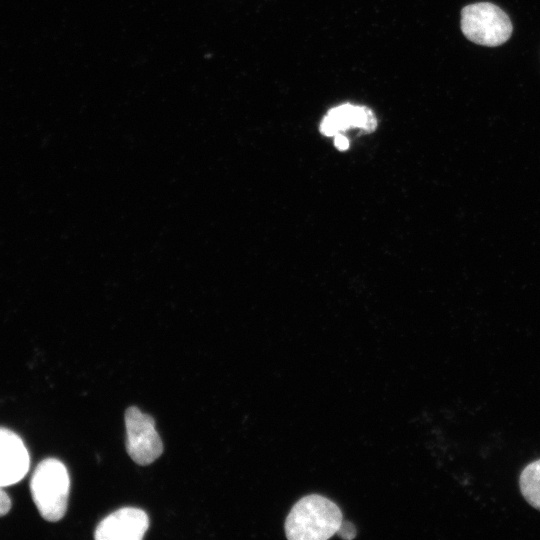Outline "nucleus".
<instances>
[{"label":"nucleus","instance_id":"nucleus-1","mask_svg":"<svg viewBox=\"0 0 540 540\" xmlns=\"http://www.w3.org/2000/svg\"><path fill=\"white\" fill-rule=\"evenodd\" d=\"M342 522L341 510L333 501L310 494L291 508L285 533L290 540H326L338 533Z\"/></svg>","mask_w":540,"mask_h":540},{"label":"nucleus","instance_id":"nucleus-3","mask_svg":"<svg viewBox=\"0 0 540 540\" xmlns=\"http://www.w3.org/2000/svg\"><path fill=\"white\" fill-rule=\"evenodd\" d=\"M461 29L468 40L495 47L510 38L512 23L508 15L495 4L480 2L462 9Z\"/></svg>","mask_w":540,"mask_h":540},{"label":"nucleus","instance_id":"nucleus-6","mask_svg":"<svg viewBox=\"0 0 540 540\" xmlns=\"http://www.w3.org/2000/svg\"><path fill=\"white\" fill-rule=\"evenodd\" d=\"M29 467V452L21 437L0 427V486L7 487L20 482Z\"/></svg>","mask_w":540,"mask_h":540},{"label":"nucleus","instance_id":"nucleus-10","mask_svg":"<svg viewBox=\"0 0 540 540\" xmlns=\"http://www.w3.org/2000/svg\"><path fill=\"white\" fill-rule=\"evenodd\" d=\"M334 144L340 150H346L349 147L348 139L340 133L335 135Z\"/></svg>","mask_w":540,"mask_h":540},{"label":"nucleus","instance_id":"nucleus-9","mask_svg":"<svg viewBox=\"0 0 540 540\" xmlns=\"http://www.w3.org/2000/svg\"><path fill=\"white\" fill-rule=\"evenodd\" d=\"M3 488L0 486V517L6 515L11 508V499Z\"/></svg>","mask_w":540,"mask_h":540},{"label":"nucleus","instance_id":"nucleus-5","mask_svg":"<svg viewBox=\"0 0 540 540\" xmlns=\"http://www.w3.org/2000/svg\"><path fill=\"white\" fill-rule=\"evenodd\" d=\"M148 527L149 518L145 511L124 507L100 521L94 537L97 540H141Z\"/></svg>","mask_w":540,"mask_h":540},{"label":"nucleus","instance_id":"nucleus-2","mask_svg":"<svg viewBox=\"0 0 540 540\" xmlns=\"http://www.w3.org/2000/svg\"><path fill=\"white\" fill-rule=\"evenodd\" d=\"M70 478L66 466L58 459L47 458L35 468L30 490L40 515L47 521L56 522L67 510Z\"/></svg>","mask_w":540,"mask_h":540},{"label":"nucleus","instance_id":"nucleus-8","mask_svg":"<svg viewBox=\"0 0 540 540\" xmlns=\"http://www.w3.org/2000/svg\"><path fill=\"white\" fill-rule=\"evenodd\" d=\"M519 487L524 499L540 511V459L529 463L522 470Z\"/></svg>","mask_w":540,"mask_h":540},{"label":"nucleus","instance_id":"nucleus-7","mask_svg":"<svg viewBox=\"0 0 540 540\" xmlns=\"http://www.w3.org/2000/svg\"><path fill=\"white\" fill-rule=\"evenodd\" d=\"M377 126V119L371 109L345 103L331 108L320 124V131L325 136H335L340 131L359 127L366 133Z\"/></svg>","mask_w":540,"mask_h":540},{"label":"nucleus","instance_id":"nucleus-4","mask_svg":"<svg viewBox=\"0 0 540 540\" xmlns=\"http://www.w3.org/2000/svg\"><path fill=\"white\" fill-rule=\"evenodd\" d=\"M125 426L126 449L135 463L145 466L162 454L163 443L150 415L131 406L125 412Z\"/></svg>","mask_w":540,"mask_h":540}]
</instances>
